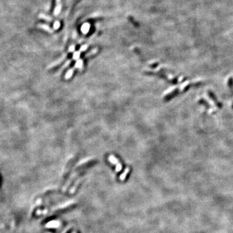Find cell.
<instances>
[{
  "label": "cell",
  "instance_id": "6da1fadb",
  "mask_svg": "<svg viewBox=\"0 0 233 233\" xmlns=\"http://www.w3.org/2000/svg\"><path fill=\"white\" fill-rule=\"evenodd\" d=\"M109 161L111 163L113 164H116V168L115 171L117 172H119L122 170V164L120 163V162H119V160L115 158V157L113 156H110L108 158Z\"/></svg>",
  "mask_w": 233,
  "mask_h": 233
},
{
  "label": "cell",
  "instance_id": "7a4b0ae2",
  "mask_svg": "<svg viewBox=\"0 0 233 233\" xmlns=\"http://www.w3.org/2000/svg\"><path fill=\"white\" fill-rule=\"evenodd\" d=\"M60 226V223L58 221H50L46 225L47 227H49V228H56V227H58Z\"/></svg>",
  "mask_w": 233,
  "mask_h": 233
},
{
  "label": "cell",
  "instance_id": "3957f363",
  "mask_svg": "<svg viewBox=\"0 0 233 233\" xmlns=\"http://www.w3.org/2000/svg\"><path fill=\"white\" fill-rule=\"evenodd\" d=\"M129 171H130V168H126L124 172H123V173H122L121 175H120V180L124 181V180L125 179L126 177V175L128 174V172H129Z\"/></svg>",
  "mask_w": 233,
  "mask_h": 233
},
{
  "label": "cell",
  "instance_id": "277c9868",
  "mask_svg": "<svg viewBox=\"0 0 233 233\" xmlns=\"http://www.w3.org/2000/svg\"><path fill=\"white\" fill-rule=\"evenodd\" d=\"M73 71H74V69H71L69 70V71L67 73V74L65 75V79H69V78L71 77V76L73 74Z\"/></svg>",
  "mask_w": 233,
  "mask_h": 233
},
{
  "label": "cell",
  "instance_id": "5b68a950",
  "mask_svg": "<svg viewBox=\"0 0 233 233\" xmlns=\"http://www.w3.org/2000/svg\"><path fill=\"white\" fill-rule=\"evenodd\" d=\"M82 65H83L82 60H78L77 62H76L75 67V68H79V69H80V68L82 67Z\"/></svg>",
  "mask_w": 233,
  "mask_h": 233
}]
</instances>
